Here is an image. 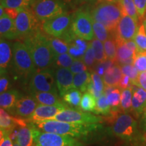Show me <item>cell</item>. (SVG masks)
I'll return each mask as SVG.
<instances>
[{
    "mask_svg": "<svg viewBox=\"0 0 146 146\" xmlns=\"http://www.w3.org/2000/svg\"><path fill=\"white\" fill-rule=\"evenodd\" d=\"M23 39V43L30 52L36 70L50 69L54 66L56 56L49 43L47 36L42 33L39 29Z\"/></svg>",
    "mask_w": 146,
    "mask_h": 146,
    "instance_id": "cell-1",
    "label": "cell"
},
{
    "mask_svg": "<svg viewBox=\"0 0 146 146\" xmlns=\"http://www.w3.org/2000/svg\"><path fill=\"white\" fill-rule=\"evenodd\" d=\"M33 123L36 128L44 132L54 133L77 138L87 136L90 133L101 128L100 126H102L99 123H72L56 120H46Z\"/></svg>",
    "mask_w": 146,
    "mask_h": 146,
    "instance_id": "cell-2",
    "label": "cell"
},
{
    "mask_svg": "<svg viewBox=\"0 0 146 146\" xmlns=\"http://www.w3.org/2000/svg\"><path fill=\"white\" fill-rule=\"evenodd\" d=\"M90 14L94 21L103 24L112 33L116 30L123 16L119 3L108 2H99L91 10Z\"/></svg>",
    "mask_w": 146,
    "mask_h": 146,
    "instance_id": "cell-3",
    "label": "cell"
},
{
    "mask_svg": "<svg viewBox=\"0 0 146 146\" xmlns=\"http://www.w3.org/2000/svg\"><path fill=\"white\" fill-rule=\"evenodd\" d=\"M112 132L115 136L127 142H137L142 139L137 122L129 113L116 116L112 126Z\"/></svg>",
    "mask_w": 146,
    "mask_h": 146,
    "instance_id": "cell-4",
    "label": "cell"
},
{
    "mask_svg": "<svg viewBox=\"0 0 146 146\" xmlns=\"http://www.w3.org/2000/svg\"><path fill=\"white\" fill-rule=\"evenodd\" d=\"M12 58L15 69L19 75L30 78L36 71L30 52L23 42L16 41L12 45Z\"/></svg>",
    "mask_w": 146,
    "mask_h": 146,
    "instance_id": "cell-5",
    "label": "cell"
},
{
    "mask_svg": "<svg viewBox=\"0 0 146 146\" xmlns=\"http://www.w3.org/2000/svg\"><path fill=\"white\" fill-rule=\"evenodd\" d=\"M64 0H36L31 10L39 22H44L66 12Z\"/></svg>",
    "mask_w": 146,
    "mask_h": 146,
    "instance_id": "cell-6",
    "label": "cell"
},
{
    "mask_svg": "<svg viewBox=\"0 0 146 146\" xmlns=\"http://www.w3.org/2000/svg\"><path fill=\"white\" fill-rule=\"evenodd\" d=\"M33 137L36 146H77L82 144L73 137L41 131L35 125Z\"/></svg>",
    "mask_w": 146,
    "mask_h": 146,
    "instance_id": "cell-7",
    "label": "cell"
},
{
    "mask_svg": "<svg viewBox=\"0 0 146 146\" xmlns=\"http://www.w3.org/2000/svg\"><path fill=\"white\" fill-rule=\"evenodd\" d=\"M71 29L76 36L85 41L94 39L93 19L89 12L83 10L76 11L72 16Z\"/></svg>",
    "mask_w": 146,
    "mask_h": 146,
    "instance_id": "cell-8",
    "label": "cell"
},
{
    "mask_svg": "<svg viewBox=\"0 0 146 146\" xmlns=\"http://www.w3.org/2000/svg\"><path fill=\"white\" fill-rule=\"evenodd\" d=\"M29 90L33 92H50L58 95V88L50 69L36 70L29 78Z\"/></svg>",
    "mask_w": 146,
    "mask_h": 146,
    "instance_id": "cell-9",
    "label": "cell"
},
{
    "mask_svg": "<svg viewBox=\"0 0 146 146\" xmlns=\"http://www.w3.org/2000/svg\"><path fill=\"white\" fill-rule=\"evenodd\" d=\"M72 16L67 12L42 23V30L45 34L61 38L70 27Z\"/></svg>",
    "mask_w": 146,
    "mask_h": 146,
    "instance_id": "cell-10",
    "label": "cell"
},
{
    "mask_svg": "<svg viewBox=\"0 0 146 146\" xmlns=\"http://www.w3.org/2000/svg\"><path fill=\"white\" fill-rule=\"evenodd\" d=\"M59 121L79 124H97L102 123L103 117L89 112H83L72 108H66L59 114L51 118Z\"/></svg>",
    "mask_w": 146,
    "mask_h": 146,
    "instance_id": "cell-11",
    "label": "cell"
},
{
    "mask_svg": "<svg viewBox=\"0 0 146 146\" xmlns=\"http://www.w3.org/2000/svg\"><path fill=\"white\" fill-rule=\"evenodd\" d=\"M18 37L25 39L39 30L38 20L30 9H23L14 20Z\"/></svg>",
    "mask_w": 146,
    "mask_h": 146,
    "instance_id": "cell-12",
    "label": "cell"
},
{
    "mask_svg": "<svg viewBox=\"0 0 146 146\" xmlns=\"http://www.w3.org/2000/svg\"><path fill=\"white\" fill-rule=\"evenodd\" d=\"M137 23L130 16H122L116 30L112 33L116 43H124L134 39L138 29Z\"/></svg>",
    "mask_w": 146,
    "mask_h": 146,
    "instance_id": "cell-13",
    "label": "cell"
},
{
    "mask_svg": "<svg viewBox=\"0 0 146 146\" xmlns=\"http://www.w3.org/2000/svg\"><path fill=\"white\" fill-rule=\"evenodd\" d=\"M38 102L31 96H25L21 98L16 104L15 106L10 111L11 114L19 118L29 119L32 116Z\"/></svg>",
    "mask_w": 146,
    "mask_h": 146,
    "instance_id": "cell-14",
    "label": "cell"
},
{
    "mask_svg": "<svg viewBox=\"0 0 146 146\" xmlns=\"http://www.w3.org/2000/svg\"><path fill=\"white\" fill-rule=\"evenodd\" d=\"M68 105L65 102L58 105L48 106V105H38L32 116L29 120L33 123L35 122L44 121L46 120H50L56 115L59 114L66 108H68Z\"/></svg>",
    "mask_w": 146,
    "mask_h": 146,
    "instance_id": "cell-15",
    "label": "cell"
},
{
    "mask_svg": "<svg viewBox=\"0 0 146 146\" xmlns=\"http://www.w3.org/2000/svg\"><path fill=\"white\" fill-rule=\"evenodd\" d=\"M55 77L58 93L61 97H63L67 92L74 89V74L71 72L70 68H57L55 72Z\"/></svg>",
    "mask_w": 146,
    "mask_h": 146,
    "instance_id": "cell-16",
    "label": "cell"
},
{
    "mask_svg": "<svg viewBox=\"0 0 146 146\" xmlns=\"http://www.w3.org/2000/svg\"><path fill=\"white\" fill-rule=\"evenodd\" d=\"M117 44V56L116 61L121 64L126 60L135 58L138 53V49L134 39Z\"/></svg>",
    "mask_w": 146,
    "mask_h": 146,
    "instance_id": "cell-17",
    "label": "cell"
},
{
    "mask_svg": "<svg viewBox=\"0 0 146 146\" xmlns=\"http://www.w3.org/2000/svg\"><path fill=\"white\" fill-rule=\"evenodd\" d=\"M132 111L139 116L146 110V91L137 85H133Z\"/></svg>",
    "mask_w": 146,
    "mask_h": 146,
    "instance_id": "cell-18",
    "label": "cell"
},
{
    "mask_svg": "<svg viewBox=\"0 0 146 146\" xmlns=\"http://www.w3.org/2000/svg\"><path fill=\"white\" fill-rule=\"evenodd\" d=\"M0 34L1 37L8 40L18 39L15 21L4 13L0 16Z\"/></svg>",
    "mask_w": 146,
    "mask_h": 146,
    "instance_id": "cell-19",
    "label": "cell"
},
{
    "mask_svg": "<svg viewBox=\"0 0 146 146\" xmlns=\"http://www.w3.org/2000/svg\"><path fill=\"white\" fill-rule=\"evenodd\" d=\"M16 141L21 146H33L34 144V124L19 126Z\"/></svg>",
    "mask_w": 146,
    "mask_h": 146,
    "instance_id": "cell-20",
    "label": "cell"
},
{
    "mask_svg": "<svg viewBox=\"0 0 146 146\" xmlns=\"http://www.w3.org/2000/svg\"><path fill=\"white\" fill-rule=\"evenodd\" d=\"M123 76L121 67L118 64H114L106 71L103 75L105 86L118 87V84Z\"/></svg>",
    "mask_w": 146,
    "mask_h": 146,
    "instance_id": "cell-21",
    "label": "cell"
},
{
    "mask_svg": "<svg viewBox=\"0 0 146 146\" xmlns=\"http://www.w3.org/2000/svg\"><path fill=\"white\" fill-rule=\"evenodd\" d=\"M104 94L107 97L108 103L112 108V112L117 114L118 110L120 107V99H121V93L117 87L105 86Z\"/></svg>",
    "mask_w": 146,
    "mask_h": 146,
    "instance_id": "cell-22",
    "label": "cell"
},
{
    "mask_svg": "<svg viewBox=\"0 0 146 146\" xmlns=\"http://www.w3.org/2000/svg\"><path fill=\"white\" fill-rule=\"evenodd\" d=\"M89 43H87L85 40L80 39L76 36L72 41L69 43L68 53L74 59H83V57L86 52Z\"/></svg>",
    "mask_w": 146,
    "mask_h": 146,
    "instance_id": "cell-23",
    "label": "cell"
},
{
    "mask_svg": "<svg viewBox=\"0 0 146 146\" xmlns=\"http://www.w3.org/2000/svg\"><path fill=\"white\" fill-rule=\"evenodd\" d=\"M21 95L16 90L5 91L0 95V106L1 108L10 111L15 106L16 104L19 100Z\"/></svg>",
    "mask_w": 146,
    "mask_h": 146,
    "instance_id": "cell-24",
    "label": "cell"
},
{
    "mask_svg": "<svg viewBox=\"0 0 146 146\" xmlns=\"http://www.w3.org/2000/svg\"><path fill=\"white\" fill-rule=\"evenodd\" d=\"M31 96L37 101L39 104L54 106L61 104L64 102L58 98L57 94L50 92H33Z\"/></svg>",
    "mask_w": 146,
    "mask_h": 146,
    "instance_id": "cell-25",
    "label": "cell"
},
{
    "mask_svg": "<svg viewBox=\"0 0 146 146\" xmlns=\"http://www.w3.org/2000/svg\"><path fill=\"white\" fill-rule=\"evenodd\" d=\"M12 56V48L4 38L0 39V68L6 69Z\"/></svg>",
    "mask_w": 146,
    "mask_h": 146,
    "instance_id": "cell-26",
    "label": "cell"
},
{
    "mask_svg": "<svg viewBox=\"0 0 146 146\" xmlns=\"http://www.w3.org/2000/svg\"><path fill=\"white\" fill-rule=\"evenodd\" d=\"M16 125H18L16 118L11 116L4 109L0 110V129L1 132L11 134Z\"/></svg>",
    "mask_w": 146,
    "mask_h": 146,
    "instance_id": "cell-27",
    "label": "cell"
},
{
    "mask_svg": "<svg viewBox=\"0 0 146 146\" xmlns=\"http://www.w3.org/2000/svg\"><path fill=\"white\" fill-rule=\"evenodd\" d=\"M91 81V74L87 70L74 74V88L81 91L82 93H85Z\"/></svg>",
    "mask_w": 146,
    "mask_h": 146,
    "instance_id": "cell-28",
    "label": "cell"
},
{
    "mask_svg": "<svg viewBox=\"0 0 146 146\" xmlns=\"http://www.w3.org/2000/svg\"><path fill=\"white\" fill-rule=\"evenodd\" d=\"M47 39L56 57L58 55L68 53L69 45L62 39L52 36H47Z\"/></svg>",
    "mask_w": 146,
    "mask_h": 146,
    "instance_id": "cell-29",
    "label": "cell"
},
{
    "mask_svg": "<svg viewBox=\"0 0 146 146\" xmlns=\"http://www.w3.org/2000/svg\"><path fill=\"white\" fill-rule=\"evenodd\" d=\"M94 113L96 114H102L104 116H113L117 114L112 112V108L108 103L107 97L104 94L97 100L96 108Z\"/></svg>",
    "mask_w": 146,
    "mask_h": 146,
    "instance_id": "cell-30",
    "label": "cell"
},
{
    "mask_svg": "<svg viewBox=\"0 0 146 146\" xmlns=\"http://www.w3.org/2000/svg\"><path fill=\"white\" fill-rule=\"evenodd\" d=\"M120 3L123 15H129L134 18L136 21H139L137 10L133 0H120Z\"/></svg>",
    "mask_w": 146,
    "mask_h": 146,
    "instance_id": "cell-31",
    "label": "cell"
},
{
    "mask_svg": "<svg viewBox=\"0 0 146 146\" xmlns=\"http://www.w3.org/2000/svg\"><path fill=\"white\" fill-rule=\"evenodd\" d=\"M133 87L123 89L120 99V108L124 113H129L132 110Z\"/></svg>",
    "mask_w": 146,
    "mask_h": 146,
    "instance_id": "cell-32",
    "label": "cell"
},
{
    "mask_svg": "<svg viewBox=\"0 0 146 146\" xmlns=\"http://www.w3.org/2000/svg\"><path fill=\"white\" fill-rule=\"evenodd\" d=\"M36 0H1L3 8L31 9Z\"/></svg>",
    "mask_w": 146,
    "mask_h": 146,
    "instance_id": "cell-33",
    "label": "cell"
},
{
    "mask_svg": "<svg viewBox=\"0 0 146 146\" xmlns=\"http://www.w3.org/2000/svg\"><path fill=\"white\" fill-rule=\"evenodd\" d=\"M96 99L88 91H85L82 96L80 108L86 112H95L96 108Z\"/></svg>",
    "mask_w": 146,
    "mask_h": 146,
    "instance_id": "cell-34",
    "label": "cell"
},
{
    "mask_svg": "<svg viewBox=\"0 0 146 146\" xmlns=\"http://www.w3.org/2000/svg\"><path fill=\"white\" fill-rule=\"evenodd\" d=\"M90 43L92 46L93 50H94L96 63H100L106 60L107 58L105 54L103 42L96 38V39H93Z\"/></svg>",
    "mask_w": 146,
    "mask_h": 146,
    "instance_id": "cell-35",
    "label": "cell"
},
{
    "mask_svg": "<svg viewBox=\"0 0 146 146\" xmlns=\"http://www.w3.org/2000/svg\"><path fill=\"white\" fill-rule=\"evenodd\" d=\"M81 91L76 89H72L62 97L64 101L74 107L80 106L81 101Z\"/></svg>",
    "mask_w": 146,
    "mask_h": 146,
    "instance_id": "cell-36",
    "label": "cell"
},
{
    "mask_svg": "<svg viewBox=\"0 0 146 146\" xmlns=\"http://www.w3.org/2000/svg\"><path fill=\"white\" fill-rule=\"evenodd\" d=\"M104 47L107 59L116 61L117 56V44L114 37H110L104 42Z\"/></svg>",
    "mask_w": 146,
    "mask_h": 146,
    "instance_id": "cell-37",
    "label": "cell"
},
{
    "mask_svg": "<svg viewBox=\"0 0 146 146\" xmlns=\"http://www.w3.org/2000/svg\"><path fill=\"white\" fill-rule=\"evenodd\" d=\"M93 29H94V35L96 39L100 40L103 43L110 38V32L106 27L103 24L94 21V19H93Z\"/></svg>",
    "mask_w": 146,
    "mask_h": 146,
    "instance_id": "cell-38",
    "label": "cell"
},
{
    "mask_svg": "<svg viewBox=\"0 0 146 146\" xmlns=\"http://www.w3.org/2000/svg\"><path fill=\"white\" fill-rule=\"evenodd\" d=\"M134 41L137 47L138 53L146 52V31L143 25H141L138 27Z\"/></svg>",
    "mask_w": 146,
    "mask_h": 146,
    "instance_id": "cell-39",
    "label": "cell"
},
{
    "mask_svg": "<svg viewBox=\"0 0 146 146\" xmlns=\"http://www.w3.org/2000/svg\"><path fill=\"white\" fill-rule=\"evenodd\" d=\"M120 67H121L123 74H125V75L129 76L131 83L133 85H137L138 86L137 78L139 72L136 67L135 66L134 64L120 65Z\"/></svg>",
    "mask_w": 146,
    "mask_h": 146,
    "instance_id": "cell-40",
    "label": "cell"
},
{
    "mask_svg": "<svg viewBox=\"0 0 146 146\" xmlns=\"http://www.w3.org/2000/svg\"><path fill=\"white\" fill-rule=\"evenodd\" d=\"M74 60V58L70 56L69 53L58 55L55 58L54 66L57 68H69L72 65Z\"/></svg>",
    "mask_w": 146,
    "mask_h": 146,
    "instance_id": "cell-41",
    "label": "cell"
},
{
    "mask_svg": "<svg viewBox=\"0 0 146 146\" xmlns=\"http://www.w3.org/2000/svg\"><path fill=\"white\" fill-rule=\"evenodd\" d=\"M82 60H83V61L85 62V64L87 65L89 69H91L94 66V65L96 64V58H95V54L91 43H89L86 52L84 54Z\"/></svg>",
    "mask_w": 146,
    "mask_h": 146,
    "instance_id": "cell-42",
    "label": "cell"
},
{
    "mask_svg": "<svg viewBox=\"0 0 146 146\" xmlns=\"http://www.w3.org/2000/svg\"><path fill=\"white\" fill-rule=\"evenodd\" d=\"M134 66L139 72L146 71V56L144 52L137 54L134 61Z\"/></svg>",
    "mask_w": 146,
    "mask_h": 146,
    "instance_id": "cell-43",
    "label": "cell"
},
{
    "mask_svg": "<svg viewBox=\"0 0 146 146\" xmlns=\"http://www.w3.org/2000/svg\"><path fill=\"white\" fill-rule=\"evenodd\" d=\"M69 68L73 74H75L77 73L84 72V71H87L88 67L83 61V60L74 59L72 65Z\"/></svg>",
    "mask_w": 146,
    "mask_h": 146,
    "instance_id": "cell-44",
    "label": "cell"
},
{
    "mask_svg": "<svg viewBox=\"0 0 146 146\" xmlns=\"http://www.w3.org/2000/svg\"><path fill=\"white\" fill-rule=\"evenodd\" d=\"M91 79H92L93 84H94L95 88L98 91L104 92L105 88L104 86V83L103 78H102L101 76L95 71L91 74Z\"/></svg>",
    "mask_w": 146,
    "mask_h": 146,
    "instance_id": "cell-45",
    "label": "cell"
},
{
    "mask_svg": "<svg viewBox=\"0 0 146 146\" xmlns=\"http://www.w3.org/2000/svg\"><path fill=\"white\" fill-rule=\"evenodd\" d=\"M9 86L8 74L6 69H1V78H0V93L3 94L8 89Z\"/></svg>",
    "mask_w": 146,
    "mask_h": 146,
    "instance_id": "cell-46",
    "label": "cell"
},
{
    "mask_svg": "<svg viewBox=\"0 0 146 146\" xmlns=\"http://www.w3.org/2000/svg\"><path fill=\"white\" fill-rule=\"evenodd\" d=\"M135 4L139 20L143 19L146 13V0H133Z\"/></svg>",
    "mask_w": 146,
    "mask_h": 146,
    "instance_id": "cell-47",
    "label": "cell"
},
{
    "mask_svg": "<svg viewBox=\"0 0 146 146\" xmlns=\"http://www.w3.org/2000/svg\"><path fill=\"white\" fill-rule=\"evenodd\" d=\"M133 85L131 83L129 76L125 75V74H123V76H122L119 84H118V87H120L121 89H125L133 87Z\"/></svg>",
    "mask_w": 146,
    "mask_h": 146,
    "instance_id": "cell-48",
    "label": "cell"
},
{
    "mask_svg": "<svg viewBox=\"0 0 146 146\" xmlns=\"http://www.w3.org/2000/svg\"><path fill=\"white\" fill-rule=\"evenodd\" d=\"M0 146H13L10 134L1 132V143Z\"/></svg>",
    "mask_w": 146,
    "mask_h": 146,
    "instance_id": "cell-49",
    "label": "cell"
},
{
    "mask_svg": "<svg viewBox=\"0 0 146 146\" xmlns=\"http://www.w3.org/2000/svg\"><path fill=\"white\" fill-rule=\"evenodd\" d=\"M23 9L22 8H4L5 13L8 15L9 17L15 20L16 18L17 17L18 14L21 12V10Z\"/></svg>",
    "mask_w": 146,
    "mask_h": 146,
    "instance_id": "cell-50",
    "label": "cell"
},
{
    "mask_svg": "<svg viewBox=\"0 0 146 146\" xmlns=\"http://www.w3.org/2000/svg\"><path fill=\"white\" fill-rule=\"evenodd\" d=\"M87 91H88L89 93H90V94L92 95V96H94L96 100H98V98H100V97H101L102 95L104 94V92L98 91L96 88H95L94 84H93L92 81H91L90 84L89 85L88 87H87Z\"/></svg>",
    "mask_w": 146,
    "mask_h": 146,
    "instance_id": "cell-51",
    "label": "cell"
},
{
    "mask_svg": "<svg viewBox=\"0 0 146 146\" xmlns=\"http://www.w3.org/2000/svg\"><path fill=\"white\" fill-rule=\"evenodd\" d=\"M138 86L141 87V88L145 89L146 91V71L139 72L137 78Z\"/></svg>",
    "mask_w": 146,
    "mask_h": 146,
    "instance_id": "cell-52",
    "label": "cell"
},
{
    "mask_svg": "<svg viewBox=\"0 0 146 146\" xmlns=\"http://www.w3.org/2000/svg\"><path fill=\"white\" fill-rule=\"evenodd\" d=\"M66 3H76V4H80V3H94L98 0H64Z\"/></svg>",
    "mask_w": 146,
    "mask_h": 146,
    "instance_id": "cell-53",
    "label": "cell"
},
{
    "mask_svg": "<svg viewBox=\"0 0 146 146\" xmlns=\"http://www.w3.org/2000/svg\"><path fill=\"white\" fill-rule=\"evenodd\" d=\"M142 122H143V129L146 131V110L144 112L143 116V120H142Z\"/></svg>",
    "mask_w": 146,
    "mask_h": 146,
    "instance_id": "cell-54",
    "label": "cell"
},
{
    "mask_svg": "<svg viewBox=\"0 0 146 146\" xmlns=\"http://www.w3.org/2000/svg\"><path fill=\"white\" fill-rule=\"evenodd\" d=\"M99 2H108V3H118L120 0H98Z\"/></svg>",
    "mask_w": 146,
    "mask_h": 146,
    "instance_id": "cell-55",
    "label": "cell"
},
{
    "mask_svg": "<svg viewBox=\"0 0 146 146\" xmlns=\"http://www.w3.org/2000/svg\"><path fill=\"white\" fill-rule=\"evenodd\" d=\"M4 13H5L4 8H3V7L1 5V6H0V16H2Z\"/></svg>",
    "mask_w": 146,
    "mask_h": 146,
    "instance_id": "cell-56",
    "label": "cell"
},
{
    "mask_svg": "<svg viewBox=\"0 0 146 146\" xmlns=\"http://www.w3.org/2000/svg\"><path fill=\"white\" fill-rule=\"evenodd\" d=\"M143 25L144 27H145V31H146V13L145 14V16H144L143 20Z\"/></svg>",
    "mask_w": 146,
    "mask_h": 146,
    "instance_id": "cell-57",
    "label": "cell"
},
{
    "mask_svg": "<svg viewBox=\"0 0 146 146\" xmlns=\"http://www.w3.org/2000/svg\"><path fill=\"white\" fill-rule=\"evenodd\" d=\"M14 141L13 142V146H21L19 145V144H18L17 141H16V139L14 140V141Z\"/></svg>",
    "mask_w": 146,
    "mask_h": 146,
    "instance_id": "cell-58",
    "label": "cell"
},
{
    "mask_svg": "<svg viewBox=\"0 0 146 146\" xmlns=\"http://www.w3.org/2000/svg\"><path fill=\"white\" fill-rule=\"evenodd\" d=\"M77 146H83V144H81V145H78Z\"/></svg>",
    "mask_w": 146,
    "mask_h": 146,
    "instance_id": "cell-59",
    "label": "cell"
},
{
    "mask_svg": "<svg viewBox=\"0 0 146 146\" xmlns=\"http://www.w3.org/2000/svg\"><path fill=\"white\" fill-rule=\"evenodd\" d=\"M33 146H36V145H35V144L34 143V144H33Z\"/></svg>",
    "mask_w": 146,
    "mask_h": 146,
    "instance_id": "cell-60",
    "label": "cell"
}]
</instances>
